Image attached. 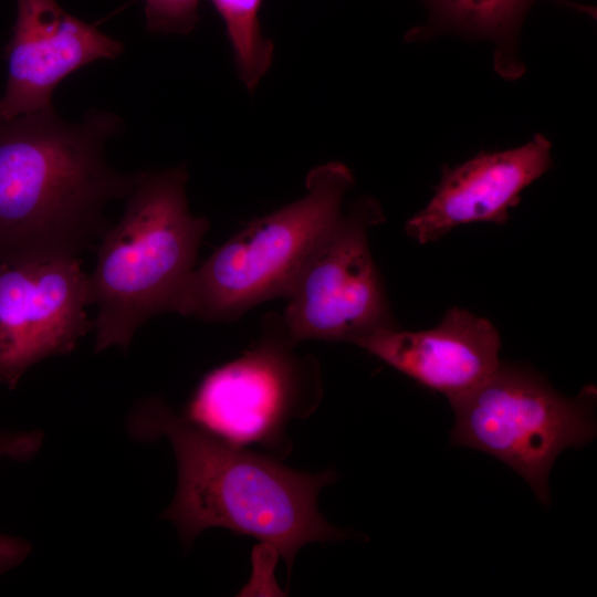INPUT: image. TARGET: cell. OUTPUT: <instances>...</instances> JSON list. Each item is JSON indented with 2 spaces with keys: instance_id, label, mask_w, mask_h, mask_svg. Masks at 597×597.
<instances>
[{
  "instance_id": "6da1fadb",
  "label": "cell",
  "mask_w": 597,
  "mask_h": 597,
  "mask_svg": "<svg viewBox=\"0 0 597 597\" xmlns=\"http://www.w3.org/2000/svg\"><path fill=\"white\" fill-rule=\"evenodd\" d=\"M128 431L143 441L165 437L170 442L178 481L163 517L176 525L186 545L207 528H227L271 546L290 572L304 545L350 536L331 525L317 507L320 491L336 478L331 469L298 471L273 454L224 442L159 397L134 406Z\"/></svg>"
},
{
  "instance_id": "7a4b0ae2",
  "label": "cell",
  "mask_w": 597,
  "mask_h": 597,
  "mask_svg": "<svg viewBox=\"0 0 597 597\" xmlns=\"http://www.w3.org/2000/svg\"><path fill=\"white\" fill-rule=\"evenodd\" d=\"M115 114L91 111L73 124L53 107L0 119V244L7 263L77 256L107 229V202L127 197L136 174L107 163Z\"/></svg>"
},
{
  "instance_id": "3957f363",
  "label": "cell",
  "mask_w": 597,
  "mask_h": 597,
  "mask_svg": "<svg viewBox=\"0 0 597 597\" xmlns=\"http://www.w3.org/2000/svg\"><path fill=\"white\" fill-rule=\"evenodd\" d=\"M184 165L136 172L118 222L107 227L88 275L95 352L127 348L150 317L177 313L209 221L189 210Z\"/></svg>"
},
{
  "instance_id": "277c9868",
  "label": "cell",
  "mask_w": 597,
  "mask_h": 597,
  "mask_svg": "<svg viewBox=\"0 0 597 597\" xmlns=\"http://www.w3.org/2000/svg\"><path fill=\"white\" fill-rule=\"evenodd\" d=\"M353 185L342 163L312 169L303 197L252 220L193 269L177 313L231 322L261 303L285 298Z\"/></svg>"
},
{
  "instance_id": "5b68a950",
  "label": "cell",
  "mask_w": 597,
  "mask_h": 597,
  "mask_svg": "<svg viewBox=\"0 0 597 597\" xmlns=\"http://www.w3.org/2000/svg\"><path fill=\"white\" fill-rule=\"evenodd\" d=\"M451 442L488 453L517 472L549 505L548 476L557 457L596 434V388L559 394L537 371L502 364L482 384L449 400Z\"/></svg>"
},
{
  "instance_id": "8992f818",
  "label": "cell",
  "mask_w": 597,
  "mask_h": 597,
  "mask_svg": "<svg viewBox=\"0 0 597 597\" xmlns=\"http://www.w3.org/2000/svg\"><path fill=\"white\" fill-rule=\"evenodd\" d=\"M262 325L249 349L201 378L182 416L230 444L287 454L286 427L322 399L321 369L314 357L294 352L281 315H265Z\"/></svg>"
},
{
  "instance_id": "52a82bcc",
  "label": "cell",
  "mask_w": 597,
  "mask_h": 597,
  "mask_svg": "<svg viewBox=\"0 0 597 597\" xmlns=\"http://www.w3.org/2000/svg\"><path fill=\"white\" fill-rule=\"evenodd\" d=\"M384 214L375 199L343 209L325 231L285 297L282 320L291 339L357 341L396 327L368 231Z\"/></svg>"
},
{
  "instance_id": "ba28073f",
  "label": "cell",
  "mask_w": 597,
  "mask_h": 597,
  "mask_svg": "<svg viewBox=\"0 0 597 597\" xmlns=\"http://www.w3.org/2000/svg\"><path fill=\"white\" fill-rule=\"evenodd\" d=\"M88 274L77 256L0 265V383L73 352L92 327Z\"/></svg>"
},
{
  "instance_id": "9c48e42d",
  "label": "cell",
  "mask_w": 597,
  "mask_h": 597,
  "mask_svg": "<svg viewBox=\"0 0 597 597\" xmlns=\"http://www.w3.org/2000/svg\"><path fill=\"white\" fill-rule=\"evenodd\" d=\"M121 41L65 11L56 0H17V15L4 46L7 82L0 119L52 106L60 83L98 60H114Z\"/></svg>"
},
{
  "instance_id": "30bf717a",
  "label": "cell",
  "mask_w": 597,
  "mask_h": 597,
  "mask_svg": "<svg viewBox=\"0 0 597 597\" xmlns=\"http://www.w3.org/2000/svg\"><path fill=\"white\" fill-rule=\"evenodd\" d=\"M551 142L536 134L523 146L444 167L430 201L406 222L407 234L426 244L463 224H504L521 192L551 168Z\"/></svg>"
},
{
  "instance_id": "8fae6325",
  "label": "cell",
  "mask_w": 597,
  "mask_h": 597,
  "mask_svg": "<svg viewBox=\"0 0 597 597\" xmlns=\"http://www.w3.org/2000/svg\"><path fill=\"white\" fill-rule=\"evenodd\" d=\"M370 355L449 400L486 380L501 365V339L486 318L450 307L430 329L391 327L355 343Z\"/></svg>"
},
{
  "instance_id": "7c38bea8",
  "label": "cell",
  "mask_w": 597,
  "mask_h": 597,
  "mask_svg": "<svg viewBox=\"0 0 597 597\" xmlns=\"http://www.w3.org/2000/svg\"><path fill=\"white\" fill-rule=\"evenodd\" d=\"M427 9V23L417 34L433 36L455 33L494 43V67L514 80L523 63L516 54L521 25L535 0H420Z\"/></svg>"
},
{
  "instance_id": "4fadbf2b",
  "label": "cell",
  "mask_w": 597,
  "mask_h": 597,
  "mask_svg": "<svg viewBox=\"0 0 597 597\" xmlns=\"http://www.w3.org/2000/svg\"><path fill=\"white\" fill-rule=\"evenodd\" d=\"M222 18L232 46L239 76L252 92L269 70L273 43L259 22L262 0H209Z\"/></svg>"
},
{
  "instance_id": "5bb4252c",
  "label": "cell",
  "mask_w": 597,
  "mask_h": 597,
  "mask_svg": "<svg viewBox=\"0 0 597 597\" xmlns=\"http://www.w3.org/2000/svg\"><path fill=\"white\" fill-rule=\"evenodd\" d=\"M40 431H7L0 429V460L31 459L42 444ZM31 545L23 538L0 533V575L19 566L30 554Z\"/></svg>"
},
{
  "instance_id": "9a60e30c",
  "label": "cell",
  "mask_w": 597,
  "mask_h": 597,
  "mask_svg": "<svg viewBox=\"0 0 597 597\" xmlns=\"http://www.w3.org/2000/svg\"><path fill=\"white\" fill-rule=\"evenodd\" d=\"M144 4L147 31L157 34H186L200 20V0H139Z\"/></svg>"
}]
</instances>
